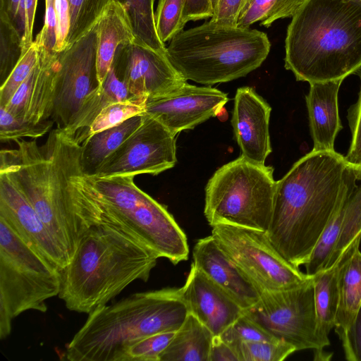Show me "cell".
<instances>
[{"label": "cell", "mask_w": 361, "mask_h": 361, "mask_svg": "<svg viewBox=\"0 0 361 361\" xmlns=\"http://www.w3.org/2000/svg\"><path fill=\"white\" fill-rule=\"evenodd\" d=\"M14 142L16 149L0 152V174L25 197L71 259L85 233L102 222L84 178L82 143L59 128L40 146L35 140Z\"/></svg>", "instance_id": "obj_1"}, {"label": "cell", "mask_w": 361, "mask_h": 361, "mask_svg": "<svg viewBox=\"0 0 361 361\" xmlns=\"http://www.w3.org/2000/svg\"><path fill=\"white\" fill-rule=\"evenodd\" d=\"M346 163L335 150H312L276 182L266 233L276 250L297 267L307 263L338 205Z\"/></svg>", "instance_id": "obj_2"}, {"label": "cell", "mask_w": 361, "mask_h": 361, "mask_svg": "<svg viewBox=\"0 0 361 361\" xmlns=\"http://www.w3.org/2000/svg\"><path fill=\"white\" fill-rule=\"evenodd\" d=\"M285 68L310 84L361 69V0H303L288 26Z\"/></svg>", "instance_id": "obj_3"}, {"label": "cell", "mask_w": 361, "mask_h": 361, "mask_svg": "<svg viewBox=\"0 0 361 361\" xmlns=\"http://www.w3.org/2000/svg\"><path fill=\"white\" fill-rule=\"evenodd\" d=\"M158 258L121 229L102 222L85 233L61 272L59 297L68 310L89 314L133 281L147 282Z\"/></svg>", "instance_id": "obj_4"}, {"label": "cell", "mask_w": 361, "mask_h": 361, "mask_svg": "<svg viewBox=\"0 0 361 361\" xmlns=\"http://www.w3.org/2000/svg\"><path fill=\"white\" fill-rule=\"evenodd\" d=\"M189 312L180 288L140 292L99 307L68 343L70 361H117L130 343L159 333L176 332Z\"/></svg>", "instance_id": "obj_5"}, {"label": "cell", "mask_w": 361, "mask_h": 361, "mask_svg": "<svg viewBox=\"0 0 361 361\" xmlns=\"http://www.w3.org/2000/svg\"><path fill=\"white\" fill-rule=\"evenodd\" d=\"M270 48L264 32L209 20L173 37L166 54L186 80L212 85L247 75L262 64Z\"/></svg>", "instance_id": "obj_6"}, {"label": "cell", "mask_w": 361, "mask_h": 361, "mask_svg": "<svg viewBox=\"0 0 361 361\" xmlns=\"http://www.w3.org/2000/svg\"><path fill=\"white\" fill-rule=\"evenodd\" d=\"M101 211L110 224L173 264L188 259L184 231L166 208L134 183V176H86Z\"/></svg>", "instance_id": "obj_7"}, {"label": "cell", "mask_w": 361, "mask_h": 361, "mask_svg": "<svg viewBox=\"0 0 361 361\" xmlns=\"http://www.w3.org/2000/svg\"><path fill=\"white\" fill-rule=\"evenodd\" d=\"M274 169L243 156L219 168L205 188L204 214L212 226L228 224L267 232L276 180Z\"/></svg>", "instance_id": "obj_8"}, {"label": "cell", "mask_w": 361, "mask_h": 361, "mask_svg": "<svg viewBox=\"0 0 361 361\" xmlns=\"http://www.w3.org/2000/svg\"><path fill=\"white\" fill-rule=\"evenodd\" d=\"M61 286V272L0 218V338L21 313L46 312V300L59 295Z\"/></svg>", "instance_id": "obj_9"}, {"label": "cell", "mask_w": 361, "mask_h": 361, "mask_svg": "<svg viewBox=\"0 0 361 361\" xmlns=\"http://www.w3.org/2000/svg\"><path fill=\"white\" fill-rule=\"evenodd\" d=\"M212 228L220 248L261 293L296 288L312 279L276 250L265 231L228 224Z\"/></svg>", "instance_id": "obj_10"}, {"label": "cell", "mask_w": 361, "mask_h": 361, "mask_svg": "<svg viewBox=\"0 0 361 361\" xmlns=\"http://www.w3.org/2000/svg\"><path fill=\"white\" fill-rule=\"evenodd\" d=\"M243 314L275 338L293 345L296 351L312 350L314 360L332 356L324 351L317 333L313 278L296 288L262 293Z\"/></svg>", "instance_id": "obj_11"}, {"label": "cell", "mask_w": 361, "mask_h": 361, "mask_svg": "<svg viewBox=\"0 0 361 361\" xmlns=\"http://www.w3.org/2000/svg\"><path fill=\"white\" fill-rule=\"evenodd\" d=\"M96 24L82 37L57 52L58 69L51 118L66 128L86 97L100 87Z\"/></svg>", "instance_id": "obj_12"}, {"label": "cell", "mask_w": 361, "mask_h": 361, "mask_svg": "<svg viewBox=\"0 0 361 361\" xmlns=\"http://www.w3.org/2000/svg\"><path fill=\"white\" fill-rule=\"evenodd\" d=\"M175 135L154 118L143 113L140 126L92 176L157 175L177 161Z\"/></svg>", "instance_id": "obj_13"}, {"label": "cell", "mask_w": 361, "mask_h": 361, "mask_svg": "<svg viewBox=\"0 0 361 361\" xmlns=\"http://www.w3.org/2000/svg\"><path fill=\"white\" fill-rule=\"evenodd\" d=\"M112 66L130 94L145 101L170 94L187 82L166 53L135 42L118 49Z\"/></svg>", "instance_id": "obj_14"}, {"label": "cell", "mask_w": 361, "mask_h": 361, "mask_svg": "<svg viewBox=\"0 0 361 361\" xmlns=\"http://www.w3.org/2000/svg\"><path fill=\"white\" fill-rule=\"evenodd\" d=\"M228 101L227 94L218 89L186 82L170 94L147 99L144 113L159 121L176 135L216 116Z\"/></svg>", "instance_id": "obj_15"}, {"label": "cell", "mask_w": 361, "mask_h": 361, "mask_svg": "<svg viewBox=\"0 0 361 361\" xmlns=\"http://www.w3.org/2000/svg\"><path fill=\"white\" fill-rule=\"evenodd\" d=\"M0 218L19 238L61 272L71 261L25 197L0 174Z\"/></svg>", "instance_id": "obj_16"}, {"label": "cell", "mask_w": 361, "mask_h": 361, "mask_svg": "<svg viewBox=\"0 0 361 361\" xmlns=\"http://www.w3.org/2000/svg\"><path fill=\"white\" fill-rule=\"evenodd\" d=\"M269 104L250 87L236 90L231 124L241 155L264 164L271 152L269 135Z\"/></svg>", "instance_id": "obj_17"}, {"label": "cell", "mask_w": 361, "mask_h": 361, "mask_svg": "<svg viewBox=\"0 0 361 361\" xmlns=\"http://www.w3.org/2000/svg\"><path fill=\"white\" fill-rule=\"evenodd\" d=\"M180 292L189 313L214 336L221 335L243 314V310L193 263Z\"/></svg>", "instance_id": "obj_18"}, {"label": "cell", "mask_w": 361, "mask_h": 361, "mask_svg": "<svg viewBox=\"0 0 361 361\" xmlns=\"http://www.w3.org/2000/svg\"><path fill=\"white\" fill-rule=\"evenodd\" d=\"M39 47L38 63L4 106L15 116L35 123L51 117L58 69L57 52Z\"/></svg>", "instance_id": "obj_19"}, {"label": "cell", "mask_w": 361, "mask_h": 361, "mask_svg": "<svg viewBox=\"0 0 361 361\" xmlns=\"http://www.w3.org/2000/svg\"><path fill=\"white\" fill-rule=\"evenodd\" d=\"M192 258V263L243 311L259 300L261 293L220 248L212 235L196 242Z\"/></svg>", "instance_id": "obj_20"}, {"label": "cell", "mask_w": 361, "mask_h": 361, "mask_svg": "<svg viewBox=\"0 0 361 361\" xmlns=\"http://www.w3.org/2000/svg\"><path fill=\"white\" fill-rule=\"evenodd\" d=\"M343 80L310 83L305 97L310 133L315 151H334V141L342 129L338 94Z\"/></svg>", "instance_id": "obj_21"}, {"label": "cell", "mask_w": 361, "mask_h": 361, "mask_svg": "<svg viewBox=\"0 0 361 361\" xmlns=\"http://www.w3.org/2000/svg\"><path fill=\"white\" fill-rule=\"evenodd\" d=\"M97 31V66L102 87L110 71L118 49L135 40L133 27L122 5L113 0L96 23Z\"/></svg>", "instance_id": "obj_22"}, {"label": "cell", "mask_w": 361, "mask_h": 361, "mask_svg": "<svg viewBox=\"0 0 361 361\" xmlns=\"http://www.w3.org/2000/svg\"><path fill=\"white\" fill-rule=\"evenodd\" d=\"M361 239L352 245L331 267L312 276L317 317V333L324 348L330 345L329 335L334 328L339 301V276L345 262L360 247Z\"/></svg>", "instance_id": "obj_23"}, {"label": "cell", "mask_w": 361, "mask_h": 361, "mask_svg": "<svg viewBox=\"0 0 361 361\" xmlns=\"http://www.w3.org/2000/svg\"><path fill=\"white\" fill-rule=\"evenodd\" d=\"M132 97L112 66L102 87L86 97L76 114L63 129L82 143L84 134L106 106L127 100Z\"/></svg>", "instance_id": "obj_24"}, {"label": "cell", "mask_w": 361, "mask_h": 361, "mask_svg": "<svg viewBox=\"0 0 361 361\" xmlns=\"http://www.w3.org/2000/svg\"><path fill=\"white\" fill-rule=\"evenodd\" d=\"M213 337L206 326L188 313L161 354L159 361H209Z\"/></svg>", "instance_id": "obj_25"}, {"label": "cell", "mask_w": 361, "mask_h": 361, "mask_svg": "<svg viewBox=\"0 0 361 361\" xmlns=\"http://www.w3.org/2000/svg\"><path fill=\"white\" fill-rule=\"evenodd\" d=\"M143 113L88 137L82 143V169L92 176L103 162L140 126Z\"/></svg>", "instance_id": "obj_26"}, {"label": "cell", "mask_w": 361, "mask_h": 361, "mask_svg": "<svg viewBox=\"0 0 361 361\" xmlns=\"http://www.w3.org/2000/svg\"><path fill=\"white\" fill-rule=\"evenodd\" d=\"M357 247L343 265L339 276V301L335 331L339 339L361 306V251Z\"/></svg>", "instance_id": "obj_27"}, {"label": "cell", "mask_w": 361, "mask_h": 361, "mask_svg": "<svg viewBox=\"0 0 361 361\" xmlns=\"http://www.w3.org/2000/svg\"><path fill=\"white\" fill-rule=\"evenodd\" d=\"M125 8L133 33L135 42L166 53L165 44L160 39L156 27L154 4L155 0H115Z\"/></svg>", "instance_id": "obj_28"}, {"label": "cell", "mask_w": 361, "mask_h": 361, "mask_svg": "<svg viewBox=\"0 0 361 361\" xmlns=\"http://www.w3.org/2000/svg\"><path fill=\"white\" fill-rule=\"evenodd\" d=\"M303 0H245L238 26L248 28L255 23L269 27L278 19L291 17Z\"/></svg>", "instance_id": "obj_29"}, {"label": "cell", "mask_w": 361, "mask_h": 361, "mask_svg": "<svg viewBox=\"0 0 361 361\" xmlns=\"http://www.w3.org/2000/svg\"><path fill=\"white\" fill-rule=\"evenodd\" d=\"M69 30L66 47L85 35L97 22L113 0H66Z\"/></svg>", "instance_id": "obj_30"}, {"label": "cell", "mask_w": 361, "mask_h": 361, "mask_svg": "<svg viewBox=\"0 0 361 361\" xmlns=\"http://www.w3.org/2000/svg\"><path fill=\"white\" fill-rule=\"evenodd\" d=\"M22 55V36L8 15L0 11L1 85L8 77Z\"/></svg>", "instance_id": "obj_31"}, {"label": "cell", "mask_w": 361, "mask_h": 361, "mask_svg": "<svg viewBox=\"0 0 361 361\" xmlns=\"http://www.w3.org/2000/svg\"><path fill=\"white\" fill-rule=\"evenodd\" d=\"M145 100L135 97L106 106L97 116L82 138V143L94 133L113 127L144 113Z\"/></svg>", "instance_id": "obj_32"}, {"label": "cell", "mask_w": 361, "mask_h": 361, "mask_svg": "<svg viewBox=\"0 0 361 361\" xmlns=\"http://www.w3.org/2000/svg\"><path fill=\"white\" fill-rule=\"evenodd\" d=\"M238 361H282L296 351L283 340L275 341H243L231 346Z\"/></svg>", "instance_id": "obj_33"}, {"label": "cell", "mask_w": 361, "mask_h": 361, "mask_svg": "<svg viewBox=\"0 0 361 361\" xmlns=\"http://www.w3.org/2000/svg\"><path fill=\"white\" fill-rule=\"evenodd\" d=\"M53 123V120L49 119L38 123L27 121L0 106V140L8 142L23 137L38 138L51 130Z\"/></svg>", "instance_id": "obj_34"}, {"label": "cell", "mask_w": 361, "mask_h": 361, "mask_svg": "<svg viewBox=\"0 0 361 361\" xmlns=\"http://www.w3.org/2000/svg\"><path fill=\"white\" fill-rule=\"evenodd\" d=\"M174 334L163 332L137 340L123 350L117 361H159Z\"/></svg>", "instance_id": "obj_35"}, {"label": "cell", "mask_w": 361, "mask_h": 361, "mask_svg": "<svg viewBox=\"0 0 361 361\" xmlns=\"http://www.w3.org/2000/svg\"><path fill=\"white\" fill-rule=\"evenodd\" d=\"M185 0H159L155 13L158 35L162 42H169L185 26L183 20Z\"/></svg>", "instance_id": "obj_36"}, {"label": "cell", "mask_w": 361, "mask_h": 361, "mask_svg": "<svg viewBox=\"0 0 361 361\" xmlns=\"http://www.w3.org/2000/svg\"><path fill=\"white\" fill-rule=\"evenodd\" d=\"M40 47L34 41L26 51L23 53L4 82L1 85L0 106L7 105L16 90L38 63Z\"/></svg>", "instance_id": "obj_37"}, {"label": "cell", "mask_w": 361, "mask_h": 361, "mask_svg": "<svg viewBox=\"0 0 361 361\" xmlns=\"http://www.w3.org/2000/svg\"><path fill=\"white\" fill-rule=\"evenodd\" d=\"M219 336L230 346L243 341L279 340L243 314Z\"/></svg>", "instance_id": "obj_38"}, {"label": "cell", "mask_w": 361, "mask_h": 361, "mask_svg": "<svg viewBox=\"0 0 361 361\" xmlns=\"http://www.w3.org/2000/svg\"><path fill=\"white\" fill-rule=\"evenodd\" d=\"M359 71L361 80V71ZM348 120L352 140L345 159L348 163L361 165V87L357 102L348 110Z\"/></svg>", "instance_id": "obj_39"}, {"label": "cell", "mask_w": 361, "mask_h": 361, "mask_svg": "<svg viewBox=\"0 0 361 361\" xmlns=\"http://www.w3.org/2000/svg\"><path fill=\"white\" fill-rule=\"evenodd\" d=\"M37 0H20L16 26L22 36L23 54L31 46Z\"/></svg>", "instance_id": "obj_40"}, {"label": "cell", "mask_w": 361, "mask_h": 361, "mask_svg": "<svg viewBox=\"0 0 361 361\" xmlns=\"http://www.w3.org/2000/svg\"><path fill=\"white\" fill-rule=\"evenodd\" d=\"M35 41L39 46L51 52H56L57 18L55 0H45V18L42 30L37 35Z\"/></svg>", "instance_id": "obj_41"}, {"label": "cell", "mask_w": 361, "mask_h": 361, "mask_svg": "<svg viewBox=\"0 0 361 361\" xmlns=\"http://www.w3.org/2000/svg\"><path fill=\"white\" fill-rule=\"evenodd\" d=\"M340 340L345 358L348 361H361V306Z\"/></svg>", "instance_id": "obj_42"}, {"label": "cell", "mask_w": 361, "mask_h": 361, "mask_svg": "<svg viewBox=\"0 0 361 361\" xmlns=\"http://www.w3.org/2000/svg\"><path fill=\"white\" fill-rule=\"evenodd\" d=\"M245 0H214L210 21L226 26H238V20Z\"/></svg>", "instance_id": "obj_43"}, {"label": "cell", "mask_w": 361, "mask_h": 361, "mask_svg": "<svg viewBox=\"0 0 361 361\" xmlns=\"http://www.w3.org/2000/svg\"><path fill=\"white\" fill-rule=\"evenodd\" d=\"M214 0H185L183 20L186 24L190 20L212 18Z\"/></svg>", "instance_id": "obj_44"}, {"label": "cell", "mask_w": 361, "mask_h": 361, "mask_svg": "<svg viewBox=\"0 0 361 361\" xmlns=\"http://www.w3.org/2000/svg\"><path fill=\"white\" fill-rule=\"evenodd\" d=\"M209 361H238L233 349L220 336H214Z\"/></svg>", "instance_id": "obj_45"}, {"label": "cell", "mask_w": 361, "mask_h": 361, "mask_svg": "<svg viewBox=\"0 0 361 361\" xmlns=\"http://www.w3.org/2000/svg\"><path fill=\"white\" fill-rule=\"evenodd\" d=\"M19 4L20 0H0V11L7 14L15 25Z\"/></svg>", "instance_id": "obj_46"}]
</instances>
